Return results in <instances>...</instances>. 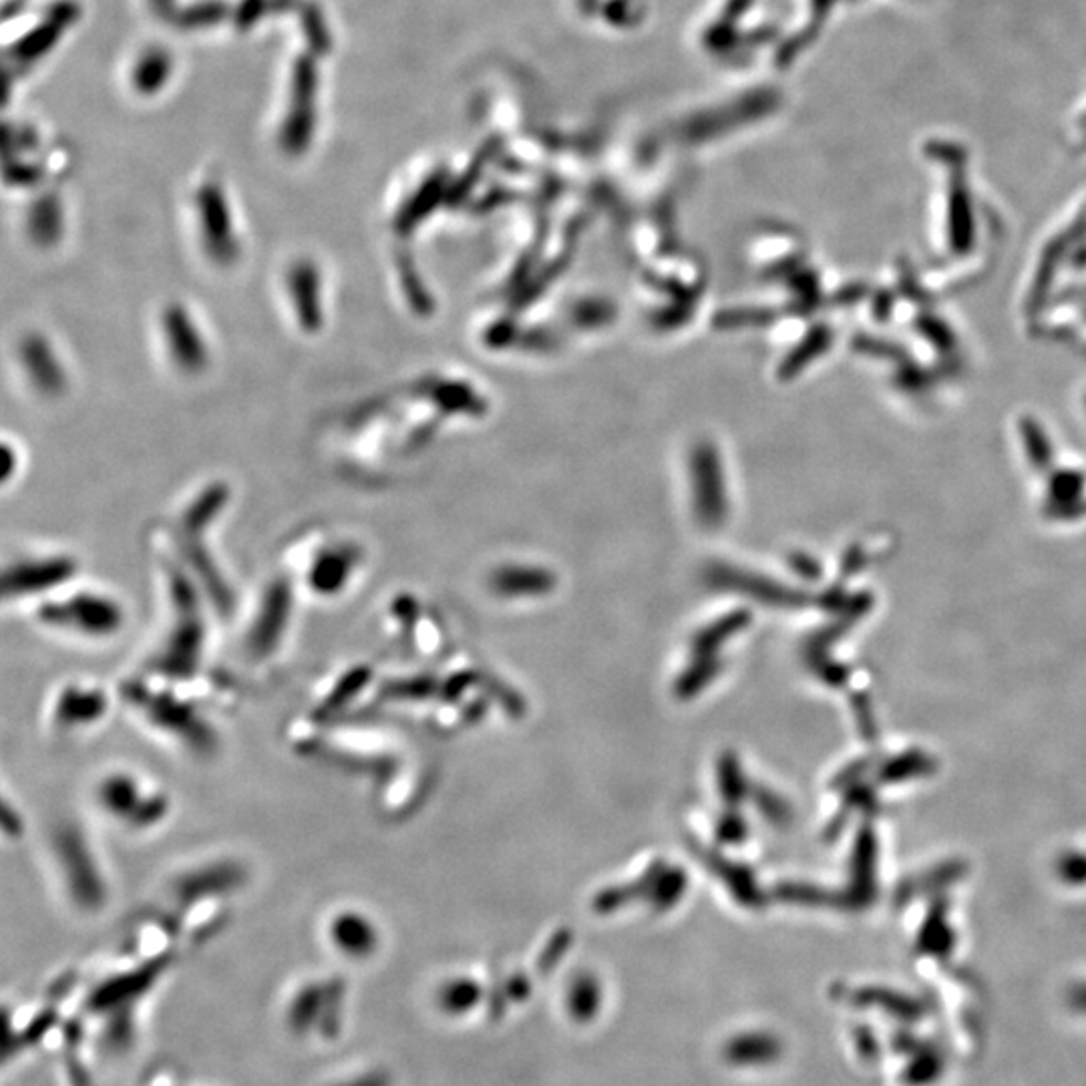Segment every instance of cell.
I'll use <instances>...</instances> for the list:
<instances>
[{
  "instance_id": "ba28073f",
  "label": "cell",
  "mask_w": 1086,
  "mask_h": 1086,
  "mask_svg": "<svg viewBox=\"0 0 1086 1086\" xmlns=\"http://www.w3.org/2000/svg\"><path fill=\"white\" fill-rule=\"evenodd\" d=\"M77 4L73 2H59L51 9V19L46 23L36 27L34 31L21 39L14 46V59L17 61H34L41 55H45L51 46L55 45L61 31L77 19Z\"/></svg>"
},
{
  "instance_id": "52a82bcc",
  "label": "cell",
  "mask_w": 1086,
  "mask_h": 1086,
  "mask_svg": "<svg viewBox=\"0 0 1086 1086\" xmlns=\"http://www.w3.org/2000/svg\"><path fill=\"white\" fill-rule=\"evenodd\" d=\"M73 562L69 557H46V560H34V562H23L12 567L7 574V589L9 592H36V589L56 588L61 582H67V577L73 574Z\"/></svg>"
},
{
  "instance_id": "9a60e30c",
  "label": "cell",
  "mask_w": 1086,
  "mask_h": 1086,
  "mask_svg": "<svg viewBox=\"0 0 1086 1086\" xmlns=\"http://www.w3.org/2000/svg\"><path fill=\"white\" fill-rule=\"evenodd\" d=\"M262 7H264V0H244L242 7H240V11H238V17H236L238 27L240 29L252 27L255 19H258V14L262 12Z\"/></svg>"
},
{
  "instance_id": "7c38bea8",
  "label": "cell",
  "mask_w": 1086,
  "mask_h": 1086,
  "mask_svg": "<svg viewBox=\"0 0 1086 1086\" xmlns=\"http://www.w3.org/2000/svg\"><path fill=\"white\" fill-rule=\"evenodd\" d=\"M226 4L222 2H201L196 7H189L188 11L181 12L176 17V23L184 29H198L208 24L220 23L226 14Z\"/></svg>"
},
{
  "instance_id": "4fadbf2b",
  "label": "cell",
  "mask_w": 1086,
  "mask_h": 1086,
  "mask_svg": "<svg viewBox=\"0 0 1086 1086\" xmlns=\"http://www.w3.org/2000/svg\"><path fill=\"white\" fill-rule=\"evenodd\" d=\"M304 27H306V34H309L312 51L326 53L331 41H328V34H326L324 23H322L321 12L316 11L314 7H309L306 12H304Z\"/></svg>"
},
{
  "instance_id": "9c48e42d",
  "label": "cell",
  "mask_w": 1086,
  "mask_h": 1086,
  "mask_svg": "<svg viewBox=\"0 0 1086 1086\" xmlns=\"http://www.w3.org/2000/svg\"><path fill=\"white\" fill-rule=\"evenodd\" d=\"M356 566V552L351 545L344 547H333L328 552H322L314 567H312L311 582L314 588L321 594H331L336 589L343 588L348 582V576L353 574Z\"/></svg>"
},
{
  "instance_id": "7a4b0ae2",
  "label": "cell",
  "mask_w": 1086,
  "mask_h": 1086,
  "mask_svg": "<svg viewBox=\"0 0 1086 1086\" xmlns=\"http://www.w3.org/2000/svg\"><path fill=\"white\" fill-rule=\"evenodd\" d=\"M200 228L203 248L211 260L220 267H230L238 260V242L233 236L232 218L228 203L218 186L208 184L198 196Z\"/></svg>"
},
{
  "instance_id": "2e32d148",
  "label": "cell",
  "mask_w": 1086,
  "mask_h": 1086,
  "mask_svg": "<svg viewBox=\"0 0 1086 1086\" xmlns=\"http://www.w3.org/2000/svg\"><path fill=\"white\" fill-rule=\"evenodd\" d=\"M154 7L159 14H167L169 7H171V0H154Z\"/></svg>"
},
{
  "instance_id": "3957f363",
  "label": "cell",
  "mask_w": 1086,
  "mask_h": 1086,
  "mask_svg": "<svg viewBox=\"0 0 1086 1086\" xmlns=\"http://www.w3.org/2000/svg\"><path fill=\"white\" fill-rule=\"evenodd\" d=\"M314 90L316 71L311 56H300L294 65L292 81V113L284 125L282 144L290 154H300L309 147L314 127Z\"/></svg>"
},
{
  "instance_id": "277c9868",
  "label": "cell",
  "mask_w": 1086,
  "mask_h": 1086,
  "mask_svg": "<svg viewBox=\"0 0 1086 1086\" xmlns=\"http://www.w3.org/2000/svg\"><path fill=\"white\" fill-rule=\"evenodd\" d=\"M46 610L51 620L67 622L79 633L91 636H107L122 624V608L112 598L100 594H81L79 598L61 602L51 608L46 606Z\"/></svg>"
},
{
  "instance_id": "6da1fadb",
  "label": "cell",
  "mask_w": 1086,
  "mask_h": 1086,
  "mask_svg": "<svg viewBox=\"0 0 1086 1086\" xmlns=\"http://www.w3.org/2000/svg\"><path fill=\"white\" fill-rule=\"evenodd\" d=\"M161 328L166 336L167 353L186 375H198L208 366V344L196 321L184 304H169L164 311Z\"/></svg>"
},
{
  "instance_id": "5b68a950",
  "label": "cell",
  "mask_w": 1086,
  "mask_h": 1086,
  "mask_svg": "<svg viewBox=\"0 0 1086 1086\" xmlns=\"http://www.w3.org/2000/svg\"><path fill=\"white\" fill-rule=\"evenodd\" d=\"M286 289L300 328L306 333H316L324 322L322 278L316 264L312 260H300L292 264L286 276Z\"/></svg>"
},
{
  "instance_id": "8992f818",
  "label": "cell",
  "mask_w": 1086,
  "mask_h": 1086,
  "mask_svg": "<svg viewBox=\"0 0 1086 1086\" xmlns=\"http://www.w3.org/2000/svg\"><path fill=\"white\" fill-rule=\"evenodd\" d=\"M21 361L34 387L45 395H56L63 390L65 375L51 344L43 336L31 334L21 344Z\"/></svg>"
},
{
  "instance_id": "5bb4252c",
  "label": "cell",
  "mask_w": 1086,
  "mask_h": 1086,
  "mask_svg": "<svg viewBox=\"0 0 1086 1086\" xmlns=\"http://www.w3.org/2000/svg\"><path fill=\"white\" fill-rule=\"evenodd\" d=\"M34 236L41 240H51L53 233L59 232V211L51 201L39 203L34 211Z\"/></svg>"
},
{
  "instance_id": "8fae6325",
  "label": "cell",
  "mask_w": 1086,
  "mask_h": 1086,
  "mask_svg": "<svg viewBox=\"0 0 1086 1086\" xmlns=\"http://www.w3.org/2000/svg\"><path fill=\"white\" fill-rule=\"evenodd\" d=\"M169 65L171 63H169L164 51H149L135 69V87L145 95H152V93L161 90L166 85L169 69H171Z\"/></svg>"
},
{
  "instance_id": "30bf717a",
  "label": "cell",
  "mask_w": 1086,
  "mask_h": 1086,
  "mask_svg": "<svg viewBox=\"0 0 1086 1086\" xmlns=\"http://www.w3.org/2000/svg\"><path fill=\"white\" fill-rule=\"evenodd\" d=\"M228 488L223 483H213L210 488L203 489L198 498L194 499L184 511V528L189 533H200L203 528H208L211 521L220 515L223 505L228 503Z\"/></svg>"
}]
</instances>
